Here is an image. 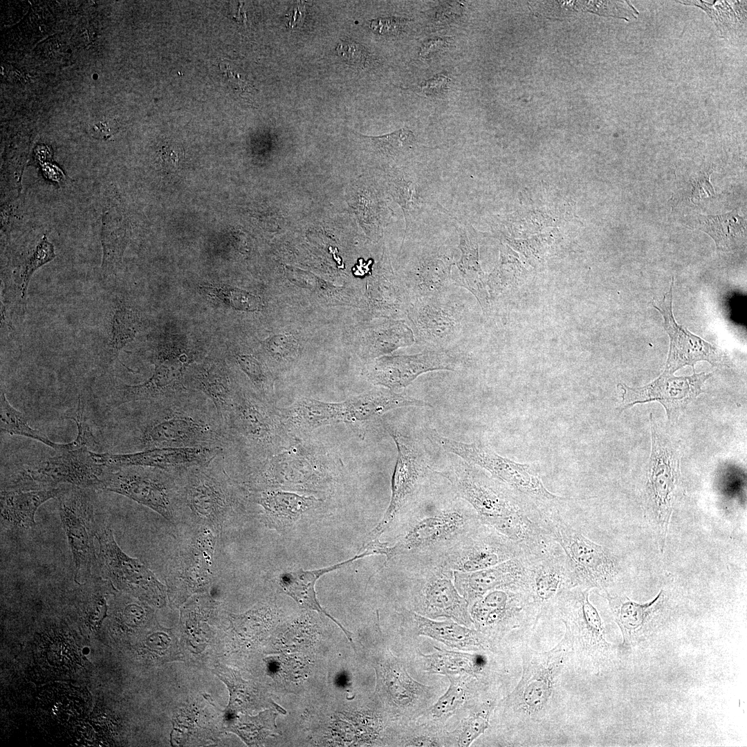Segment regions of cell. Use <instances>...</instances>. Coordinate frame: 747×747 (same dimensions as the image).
Returning <instances> with one entry per match:
<instances>
[{
  "instance_id": "42",
  "label": "cell",
  "mask_w": 747,
  "mask_h": 747,
  "mask_svg": "<svg viewBox=\"0 0 747 747\" xmlns=\"http://www.w3.org/2000/svg\"><path fill=\"white\" fill-rule=\"evenodd\" d=\"M113 212L107 210L102 217L101 241L103 251L102 271L104 276L113 274L119 264L124 247L123 233L117 225Z\"/></svg>"
},
{
  "instance_id": "19",
  "label": "cell",
  "mask_w": 747,
  "mask_h": 747,
  "mask_svg": "<svg viewBox=\"0 0 747 747\" xmlns=\"http://www.w3.org/2000/svg\"><path fill=\"white\" fill-rule=\"evenodd\" d=\"M414 579L419 611L432 618L447 617L470 627L473 623L468 602L459 594L454 571L436 564H421Z\"/></svg>"
},
{
  "instance_id": "34",
  "label": "cell",
  "mask_w": 747,
  "mask_h": 747,
  "mask_svg": "<svg viewBox=\"0 0 747 747\" xmlns=\"http://www.w3.org/2000/svg\"><path fill=\"white\" fill-rule=\"evenodd\" d=\"M62 486L41 489H5L1 490V517L3 523L20 529L35 526L38 508L48 500L58 497Z\"/></svg>"
},
{
  "instance_id": "4",
  "label": "cell",
  "mask_w": 747,
  "mask_h": 747,
  "mask_svg": "<svg viewBox=\"0 0 747 747\" xmlns=\"http://www.w3.org/2000/svg\"><path fill=\"white\" fill-rule=\"evenodd\" d=\"M481 524L468 506L450 505L413 513L403 520V530L391 546V560L402 557L427 563Z\"/></svg>"
},
{
  "instance_id": "3",
  "label": "cell",
  "mask_w": 747,
  "mask_h": 747,
  "mask_svg": "<svg viewBox=\"0 0 747 747\" xmlns=\"http://www.w3.org/2000/svg\"><path fill=\"white\" fill-rule=\"evenodd\" d=\"M222 425L226 464L251 466L285 446L286 429L278 408L258 395L238 391Z\"/></svg>"
},
{
  "instance_id": "33",
  "label": "cell",
  "mask_w": 747,
  "mask_h": 747,
  "mask_svg": "<svg viewBox=\"0 0 747 747\" xmlns=\"http://www.w3.org/2000/svg\"><path fill=\"white\" fill-rule=\"evenodd\" d=\"M366 551L358 552L354 557L345 561L313 570L297 569L280 574L279 584L283 591L291 597L300 607L323 614L336 623L352 642L351 633L347 630L338 620L328 614L320 605L315 591L317 580L321 576L338 570L357 560L367 557Z\"/></svg>"
},
{
  "instance_id": "36",
  "label": "cell",
  "mask_w": 747,
  "mask_h": 747,
  "mask_svg": "<svg viewBox=\"0 0 747 747\" xmlns=\"http://www.w3.org/2000/svg\"><path fill=\"white\" fill-rule=\"evenodd\" d=\"M459 236V249L461 255L456 264L459 269V284L467 288L477 299L484 312L489 308L488 293L483 273L479 262V247L474 230L458 221L456 227Z\"/></svg>"
},
{
  "instance_id": "59",
  "label": "cell",
  "mask_w": 747,
  "mask_h": 747,
  "mask_svg": "<svg viewBox=\"0 0 747 747\" xmlns=\"http://www.w3.org/2000/svg\"><path fill=\"white\" fill-rule=\"evenodd\" d=\"M287 17L288 25L290 27L297 26V23L301 20L302 14L300 8L297 6L288 12Z\"/></svg>"
},
{
  "instance_id": "43",
  "label": "cell",
  "mask_w": 747,
  "mask_h": 747,
  "mask_svg": "<svg viewBox=\"0 0 747 747\" xmlns=\"http://www.w3.org/2000/svg\"><path fill=\"white\" fill-rule=\"evenodd\" d=\"M436 649V652L426 655V670L431 673L456 674L474 673L480 668V662L475 655Z\"/></svg>"
},
{
  "instance_id": "41",
  "label": "cell",
  "mask_w": 747,
  "mask_h": 747,
  "mask_svg": "<svg viewBox=\"0 0 747 747\" xmlns=\"http://www.w3.org/2000/svg\"><path fill=\"white\" fill-rule=\"evenodd\" d=\"M1 431L37 440L54 449L56 452H62L70 447V443H56L42 432L30 427L26 416L10 405L2 389L1 390Z\"/></svg>"
},
{
  "instance_id": "23",
  "label": "cell",
  "mask_w": 747,
  "mask_h": 747,
  "mask_svg": "<svg viewBox=\"0 0 747 747\" xmlns=\"http://www.w3.org/2000/svg\"><path fill=\"white\" fill-rule=\"evenodd\" d=\"M674 278L669 291L660 300H654L653 306L662 315L663 326L670 339V351L664 371L674 374L685 365L692 366L699 361H707L712 365L722 363L723 356L718 349L700 337L678 324L672 313Z\"/></svg>"
},
{
  "instance_id": "30",
  "label": "cell",
  "mask_w": 747,
  "mask_h": 747,
  "mask_svg": "<svg viewBox=\"0 0 747 747\" xmlns=\"http://www.w3.org/2000/svg\"><path fill=\"white\" fill-rule=\"evenodd\" d=\"M252 499L262 508L267 525L278 531L293 526L305 513L321 504L313 496L278 488L258 490L252 495Z\"/></svg>"
},
{
  "instance_id": "45",
  "label": "cell",
  "mask_w": 747,
  "mask_h": 747,
  "mask_svg": "<svg viewBox=\"0 0 747 747\" xmlns=\"http://www.w3.org/2000/svg\"><path fill=\"white\" fill-rule=\"evenodd\" d=\"M234 357L241 370L256 389L257 395L267 403L275 405L273 382L265 366L251 354L237 353Z\"/></svg>"
},
{
  "instance_id": "32",
  "label": "cell",
  "mask_w": 747,
  "mask_h": 747,
  "mask_svg": "<svg viewBox=\"0 0 747 747\" xmlns=\"http://www.w3.org/2000/svg\"><path fill=\"white\" fill-rule=\"evenodd\" d=\"M189 380L192 383V389L201 391L212 402L222 423L238 391L225 363L218 359H208L194 365Z\"/></svg>"
},
{
  "instance_id": "38",
  "label": "cell",
  "mask_w": 747,
  "mask_h": 747,
  "mask_svg": "<svg viewBox=\"0 0 747 747\" xmlns=\"http://www.w3.org/2000/svg\"><path fill=\"white\" fill-rule=\"evenodd\" d=\"M418 633L459 649H477L484 645L479 631L462 626L451 619L435 621L414 612L409 614Z\"/></svg>"
},
{
  "instance_id": "24",
  "label": "cell",
  "mask_w": 747,
  "mask_h": 747,
  "mask_svg": "<svg viewBox=\"0 0 747 747\" xmlns=\"http://www.w3.org/2000/svg\"><path fill=\"white\" fill-rule=\"evenodd\" d=\"M526 590L540 616L566 590L571 589L564 554L560 548L542 556H524Z\"/></svg>"
},
{
  "instance_id": "22",
  "label": "cell",
  "mask_w": 747,
  "mask_h": 747,
  "mask_svg": "<svg viewBox=\"0 0 747 747\" xmlns=\"http://www.w3.org/2000/svg\"><path fill=\"white\" fill-rule=\"evenodd\" d=\"M470 614L477 627L485 631L522 627L529 617L540 616L524 587L491 590L472 603Z\"/></svg>"
},
{
  "instance_id": "17",
  "label": "cell",
  "mask_w": 747,
  "mask_h": 747,
  "mask_svg": "<svg viewBox=\"0 0 747 747\" xmlns=\"http://www.w3.org/2000/svg\"><path fill=\"white\" fill-rule=\"evenodd\" d=\"M100 573L118 589L159 604L164 598L165 587L141 561L127 555L118 545L111 529L97 533Z\"/></svg>"
},
{
  "instance_id": "49",
  "label": "cell",
  "mask_w": 747,
  "mask_h": 747,
  "mask_svg": "<svg viewBox=\"0 0 747 747\" xmlns=\"http://www.w3.org/2000/svg\"><path fill=\"white\" fill-rule=\"evenodd\" d=\"M579 12H588L605 17H613L630 21L636 18L638 12L629 1H579Z\"/></svg>"
},
{
  "instance_id": "57",
  "label": "cell",
  "mask_w": 747,
  "mask_h": 747,
  "mask_svg": "<svg viewBox=\"0 0 747 747\" xmlns=\"http://www.w3.org/2000/svg\"><path fill=\"white\" fill-rule=\"evenodd\" d=\"M117 131V124L114 120L107 119L95 123L91 132L96 138L106 139L113 135Z\"/></svg>"
},
{
  "instance_id": "58",
  "label": "cell",
  "mask_w": 747,
  "mask_h": 747,
  "mask_svg": "<svg viewBox=\"0 0 747 747\" xmlns=\"http://www.w3.org/2000/svg\"><path fill=\"white\" fill-rule=\"evenodd\" d=\"M42 172L48 179L58 183H63L66 179V176L61 169L50 163H44Z\"/></svg>"
},
{
  "instance_id": "35",
  "label": "cell",
  "mask_w": 747,
  "mask_h": 747,
  "mask_svg": "<svg viewBox=\"0 0 747 747\" xmlns=\"http://www.w3.org/2000/svg\"><path fill=\"white\" fill-rule=\"evenodd\" d=\"M390 181L391 193L403 210L407 232L434 202L429 199L426 181L415 169H396Z\"/></svg>"
},
{
  "instance_id": "5",
  "label": "cell",
  "mask_w": 747,
  "mask_h": 747,
  "mask_svg": "<svg viewBox=\"0 0 747 747\" xmlns=\"http://www.w3.org/2000/svg\"><path fill=\"white\" fill-rule=\"evenodd\" d=\"M429 438L439 448L465 461L488 471L493 478L505 483L535 504L542 515L555 510L563 501L544 486L538 472L530 464H522L503 457L481 443H463L444 436L432 429Z\"/></svg>"
},
{
  "instance_id": "46",
  "label": "cell",
  "mask_w": 747,
  "mask_h": 747,
  "mask_svg": "<svg viewBox=\"0 0 747 747\" xmlns=\"http://www.w3.org/2000/svg\"><path fill=\"white\" fill-rule=\"evenodd\" d=\"M275 717L273 712H264L255 717H241L232 730L249 745L257 744L267 735L275 732Z\"/></svg>"
},
{
  "instance_id": "31",
  "label": "cell",
  "mask_w": 747,
  "mask_h": 747,
  "mask_svg": "<svg viewBox=\"0 0 747 747\" xmlns=\"http://www.w3.org/2000/svg\"><path fill=\"white\" fill-rule=\"evenodd\" d=\"M452 256L434 251L423 254L403 279L412 301L416 298L435 295L448 290L452 281Z\"/></svg>"
},
{
  "instance_id": "39",
  "label": "cell",
  "mask_w": 747,
  "mask_h": 747,
  "mask_svg": "<svg viewBox=\"0 0 747 747\" xmlns=\"http://www.w3.org/2000/svg\"><path fill=\"white\" fill-rule=\"evenodd\" d=\"M141 327L142 321L138 312L122 302H117L110 320L108 339L100 352L101 361L108 365L114 362L121 349L135 338Z\"/></svg>"
},
{
  "instance_id": "54",
  "label": "cell",
  "mask_w": 747,
  "mask_h": 747,
  "mask_svg": "<svg viewBox=\"0 0 747 747\" xmlns=\"http://www.w3.org/2000/svg\"><path fill=\"white\" fill-rule=\"evenodd\" d=\"M409 20L402 17H380L371 20L370 28L380 35H398L407 28Z\"/></svg>"
},
{
  "instance_id": "14",
  "label": "cell",
  "mask_w": 747,
  "mask_h": 747,
  "mask_svg": "<svg viewBox=\"0 0 747 747\" xmlns=\"http://www.w3.org/2000/svg\"><path fill=\"white\" fill-rule=\"evenodd\" d=\"M386 430L395 442L398 456L391 477V495L382 519L366 536L362 544L376 540L398 519L415 496L426 473L427 465L419 445L412 437L386 423Z\"/></svg>"
},
{
  "instance_id": "50",
  "label": "cell",
  "mask_w": 747,
  "mask_h": 747,
  "mask_svg": "<svg viewBox=\"0 0 747 747\" xmlns=\"http://www.w3.org/2000/svg\"><path fill=\"white\" fill-rule=\"evenodd\" d=\"M336 53L349 66L364 69L370 65L371 55L360 44L351 40L340 42L335 48Z\"/></svg>"
},
{
  "instance_id": "56",
  "label": "cell",
  "mask_w": 747,
  "mask_h": 747,
  "mask_svg": "<svg viewBox=\"0 0 747 747\" xmlns=\"http://www.w3.org/2000/svg\"><path fill=\"white\" fill-rule=\"evenodd\" d=\"M454 40L452 37H436L430 38L423 42L419 50V55L422 58L429 59L436 53L453 46Z\"/></svg>"
},
{
  "instance_id": "25",
  "label": "cell",
  "mask_w": 747,
  "mask_h": 747,
  "mask_svg": "<svg viewBox=\"0 0 747 747\" xmlns=\"http://www.w3.org/2000/svg\"><path fill=\"white\" fill-rule=\"evenodd\" d=\"M604 597L621 630L622 648L634 647L651 637L656 630L666 602L663 590L652 600L644 604L632 601L626 596L605 593Z\"/></svg>"
},
{
  "instance_id": "47",
  "label": "cell",
  "mask_w": 747,
  "mask_h": 747,
  "mask_svg": "<svg viewBox=\"0 0 747 747\" xmlns=\"http://www.w3.org/2000/svg\"><path fill=\"white\" fill-rule=\"evenodd\" d=\"M210 297L237 310L252 311L260 308V299L253 294L227 285L201 286Z\"/></svg>"
},
{
  "instance_id": "52",
  "label": "cell",
  "mask_w": 747,
  "mask_h": 747,
  "mask_svg": "<svg viewBox=\"0 0 747 747\" xmlns=\"http://www.w3.org/2000/svg\"><path fill=\"white\" fill-rule=\"evenodd\" d=\"M490 710H481L465 719L459 737L460 746H469L488 727Z\"/></svg>"
},
{
  "instance_id": "37",
  "label": "cell",
  "mask_w": 747,
  "mask_h": 747,
  "mask_svg": "<svg viewBox=\"0 0 747 747\" xmlns=\"http://www.w3.org/2000/svg\"><path fill=\"white\" fill-rule=\"evenodd\" d=\"M278 412L284 427L289 430L307 432L337 423L332 402L304 398Z\"/></svg>"
},
{
  "instance_id": "26",
  "label": "cell",
  "mask_w": 747,
  "mask_h": 747,
  "mask_svg": "<svg viewBox=\"0 0 747 747\" xmlns=\"http://www.w3.org/2000/svg\"><path fill=\"white\" fill-rule=\"evenodd\" d=\"M222 452L221 448H163L104 456L109 468L142 465L179 472L208 462Z\"/></svg>"
},
{
  "instance_id": "15",
  "label": "cell",
  "mask_w": 747,
  "mask_h": 747,
  "mask_svg": "<svg viewBox=\"0 0 747 747\" xmlns=\"http://www.w3.org/2000/svg\"><path fill=\"white\" fill-rule=\"evenodd\" d=\"M463 315L461 302L446 291L413 299L406 316L415 340L428 349H451L461 336Z\"/></svg>"
},
{
  "instance_id": "55",
  "label": "cell",
  "mask_w": 747,
  "mask_h": 747,
  "mask_svg": "<svg viewBox=\"0 0 747 747\" xmlns=\"http://www.w3.org/2000/svg\"><path fill=\"white\" fill-rule=\"evenodd\" d=\"M450 82L448 75L441 73L423 81L418 88L425 95L434 97L444 94L448 89Z\"/></svg>"
},
{
  "instance_id": "1",
  "label": "cell",
  "mask_w": 747,
  "mask_h": 747,
  "mask_svg": "<svg viewBox=\"0 0 747 747\" xmlns=\"http://www.w3.org/2000/svg\"><path fill=\"white\" fill-rule=\"evenodd\" d=\"M436 472L450 482L482 524L517 543L525 555H543L557 546L537 506L480 468L461 461Z\"/></svg>"
},
{
  "instance_id": "18",
  "label": "cell",
  "mask_w": 747,
  "mask_h": 747,
  "mask_svg": "<svg viewBox=\"0 0 747 747\" xmlns=\"http://www.w3.org/2000/svg\"><path fill=\"white\" fill-rule=\"evenodd\" d=\"M192 352L165 348L157 351L153 359V375L138 385L119 386L117 403L140 404L169 400L194 391L185 385V373L193 363Z\"/></svg>"
},
{
  "instance_id": "10",
  "label": "cell",
  "mask_w": 747,
  "mask_h": 747,
  "mask_svg": "<svg viewBox=\"0 0 747 747\" xmlns=\"http://www.w3.org/2000/svg\"><path fill=\"white\" fill-rule=\"evenodd\" d=\"M589 591L580 587L567 589L554 607L565 625L572 654L600 670L614 658L616 648L607 640L603 620L589 599Z\"/></svg>"
},
{
  "instance_id": "2",
  "label": "cell",
  "mask_w": 747,
  "mask_h": 747,
  "mask_svg": "<svg viewBox=\"0 0 747 747\" xmlns=\"http://www.w3.org/2000/svg\"><path fill=\"white\" fill-rule=\"evenodd\" d=\"M194 391L178 397L137 404L133 436L141 450L163 448H221L222 423L215 407Z\"/></svg>"
},
{
  "instance_id": "40",
  "label": "cell",
  "mask_w": 747,
  "mask_h": 747,
  "mask_svg": "<svg viewBox=\"0 0 747 747\" xmlns=\"http://www.w3.org/2000/svg\"><path fill=\"white\" fill-rule=\"evenodd\" d=\"M738 212L737 208L723 215H699L695 228L708 234L718 249L732 250L746 237L745 220Z\"/></svg>"
},
{
  "instance_id": "9",
  "label": "cell",
  "mask_w": 747,
  "mask_h": 747,
  "mask_svg": "<svg viewBox=\"0 0 747 747\" xmlns=\"http://www.w3.org/2000/svg\"><path fill=\"white\" fill-rule=\"evenodd\" d=\"M652 450L646 473L645 504L664 549L669 524L680 486V448L649 415Z\"/></svg>"
},
{
  "instance_id": "27",
  "label": "cell",
  "mask_w": 747,
  "mask_h": 747,
  "mask_svg": "<svg viewBox=\"0 0 747 747\" xmlns=\"http://www.w3.org/2000/svg\"><path fill=\"white\" fill-rule=\"evenodd\" d=\"M454 584L468 603L487 592L509 587H527V571L524 555L492 567L469 573L454 571Z\"/></svg>"
},
{
  "instance_id": "20",
  "label": "cell",
  "mask_w": 747,
  "mask_h": 747,
  "mask_svg": "<svg viewBox=\"0 0 747 747\" xmlns=\"http://www.w3.org/2000/svg\"><path fill=\"white\" fill-rule=\"evenodd\" d=\"M712 376L705 372L688 376H675L664 371L648 385L631 388L624 384L618 387L623 392L620 412L636 404L651 401L660 403L666 412L668 422H675L686 407L701 394L705 382Z\"/></svg>"
},
{
  "instance_id": "7",
  "label": "cell",
  "mask_w": 747,
  "mask_h": 747,
  "mask_svg": "<svg viewBox=\"0 0 747 747\" xmlns=\"http://www.w3.org/2000/svg\"><path fill=\"white\" fill-rule=\"evenodd\" d=\"M71 446L56 455L35 461L12 475L3 484L6 489H41L69 484L87 489L101 490L103 477L109 468L104 453L88 447Z\"/></svg>"
},
{
  "instance_id": "13",
  "label": "cell",
  "mask_w": 747,
  "mask_h": 747,
  "mask_svg": "<svg viewBox=\"0 0 747 747\" xmlns=\"http://www.w3.org/2000/svg\"><path fill=\"white\" fill-rule=\"evenodd\" d=\"M88 490L71 486L57 497L60 518L73 558L74 578L79 584L92 577L96 561L94 508Z\"/></svg>"
},
{
  "instance_id": "53",
  "label": "cell",
  "mask_w": 747,
  "mask_h": 747,
  "mask_svg": "<svg viewBox=\"0 0 747 747\" xmlns=\"http://www.w3.org/2000/svg\"><path fill=\"white\" fill-rule=\"evenodd\" d=\"M297 347L292 336L284 335L273 336L266 343L269 356L279 362L291 360L296 355Z\"/></svg>"
},
{
  "instance_id": "12",
  "label": "cell",
  "mask_w": 747,
  "mask_h": 747,
  "mask_svg": "<svg viewBox=\"0 0 747 747\" xmlns=\"http://www.w3.org/2000/svg\"><path fill=\"white\" fill-rule=\"evenodd\" d=\"M571 654V643L565 634L548 652L526 650L522 656L521 680L508 698L515 708L533 717L544 711L551 700L556 679Z\"/></svg>"
},
{
  "instance_id": "11",
  "label": "cell",
  "mask_w": 747,
  "mask_h": 747,
  "mask_svg": "<svg viewBox=\"0 0 747 747\" xmlns=\"http://www.w3.org/2000/svg\"><path fill=\"white\" fill-rule=\"evenodd\" d=\"M177 472L142 465L109 468L101 490L129 497L174 522L181 510Z\"/></svg>"
},
{
  "instance_id": "51",
  "label": "cell",
  "mask_w": 747,
  "mask_h": 747,
  "mask_svg": "<svg viewBox=\"0 0 747 747\" xmlns=\"http://www.w3.org/2000/svg\"><path fill=\"white\" fill-rule=\"evenodd\" d=\"M465 699V690L459 683L451 681L448 691L436 702L432 708V714L441 717L456 710Z\"/></svg>"
},
{
  "instance_id": "8",
  "label": "cell",
  "mask_w": 747,
  "mask_h": 747,
  "mask_svg": "<svg viewBox=\"0 0 747 747\" xmlns=\"http://www.w3.org/2000/svg\"><path fill=\"white\" fill-rule=\"evenodd\" d=\"M181 509L219 528L237 506L238 490L228 474L222 453L208 462L177 472Z\"/></svg>"
},
{
  "instance_id": "29",
  "label": "cell",
  "mask_w": 747,
  "mask_h": 747,
  "mask_svg": "<svg viewBox=\"0 0 747 747\" xmlns=\"http://www.w3.org/2000/svg\"><path fill=\"white\" fill-rule=\"evenodd\" d=\"M214 537L208 529L201 531L191 546L180 553L169 572L174 586L192 591L206 585L211 578ZM168 582V583H169Z\"/></svg>"
},
{
  "instance_id": "6",
  "label": "cell",
  "mask_w": 747,
  "mask_h": 747,
  "mask_svg": "<svg viewBox=\"0 0 747 747\" xmlns=\"http://www.w3.org/2000/svg\"><path fill=\"white\" fill-rule=\"evenodd\" d=\"M542 521L564 554L571 589H598L608 593L620 571L616 556L565 522L560 510L544 515Z\"/></svg>"
},
{
  "instance_id": "16",
  "label": "cell",
  "mask_w": 747,
  "mask_h": 747,
  "mask_svg": "<svg viewBox=\"0 0 747 747\" xmlns=\"http://www.w3.org/2000/svg\"><path fill=\"white\" fill-rule=\"evenodd\" d=\"M524 555L521 547L495 529L481 524L428 563L452 571L469 573L488 569Z\"/></svg>"
},
{
  "instance_id": "48",
  "label": "cell",
  "mask_w": 747,
  "mask_h": 747,
  "mask_svg": "<svg viewBox=\"0 0 747 747\" xmlns=\"http://www.w3.org/2000/svg\"><path fill=\"white\" fill-rule=\"evenodd\" d=\"M55 256L53 244L44 235L33 252L26 259L21 269L18 284L21 299L26 298L28 284L35 271L52 261Z\"/></svg>"
},
{
  "instance_id": "44",
  "label": "cell",
  "mask_w": 747,
  "mask_h": 747,
  "mask_svg": "<svg viewBox=\"0 0 747 747\" xmlns=\"http://www.w3.org/2000/svg\"><path fill=\"white\" fill-rule=\"evenodd\" d=\"M359 135L369 142L380 155L394 160L409 153L416 142L414 133L407 127L381 136Z\"/></svg>"
},
{
  "instance_id": "28",
  "label": "cell",
  "mask_w": 747,
  "mask_h": 747,
  "mask_svg": "<svg viewBox=\"0 0 747 747\" xmlns=\"http://www.w3.org/2000/svg\"><path fill=\"white\" fill-rule=\"evenodd\" d=\"M338 423L361 424L380 418L387 412L403 407H431L427 403L394 392L374 389L336 403Z\"/></svg>"
},
{
  "instance_id": "21",
  "label": "cell",
  "mask_w": 747,
  "mask_h": 747,
  "mask_svg": "<svg viewBox=\"0 0 747 747\" xmlns=\"http://www.w3.org/2000/svg\"><path fill=\"white\" fill-rule=\"evenodd\" d=\"M461 356L452 349H428L412 355L385 357L375 362L370 378L390 390L405 388L420 375L432 371H456Z\"/></svg>"
}]
</instances>
